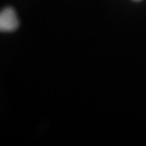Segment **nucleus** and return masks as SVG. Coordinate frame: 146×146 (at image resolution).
Instances as JSON below:
<instances>
[{
  "label": "nucleus",
  "mask_w": 146,
  "mask_h": 146,
  "mask_svg": "<svg viewBox=\"0 0 146 146\" xmlns=\"http://www.w3.org/2000/svg\"><path fill=\"white\" fill-rule=\"evenodd\" d=\"M19 26V21L15 11L11 7L0 11V32H11Z\"/></svg>",
  "instance_id": "1"
},
{
  "label": "nucleus",
  "mask_w": 146,
  "mask_h": 146,
  "mask_svg": "<svg viewBox=\"0 0 146 146\" xmlns=\"http://www.w3.org/2000/svg\"><path fill=\"white\" fill-rule=\"evenodd\" d=\"M135 1H141V0H135Z\"/></svg>",
  "instance_id": "2"
}]
</instances>
